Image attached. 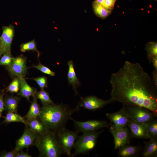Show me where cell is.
Returning a JSON list of instances; mask_svg holds the SVG:
<instances>
[{
  "instance_id": "6da1fadb",
  "label": "cell",
  "mask_w": 157,
  "mask_h": 157,
  "mask_svg": "<svg viewBox=\"0 0 157 157\" xmlns=\"http://www.w3.org/2000/svg\"><path fill=\"white\" fill-rule=\"evenodd\" d=\"M110 83L111 97L115 101L143 107L157 115V89L139 63L126 61L111 74Z\"/></svg>"
},
{
  "instance_id": "7a4b0ae2",
  "label": "cell",
  "mask_w": 157,
  "mask_h": 157,
  "mask_svg": "<svg viewBox=\"0 0 157 157\" xmlns=\"http://www.w3.org/2000/svg\"><path fill=\"white\" fill-rule=\"evenodd\" d=\"M78 106L71 108L62 103L60 104H42L39 117L41 121L49 130L56 133L65 128L68 120H71L72 115L78 112Z\"/></svg>"
},
{
  "instance_id": "3957f363",
  "label": "cell",
  "mask_w": 157,
  "mask_h": 157,
  "mask_svg": "<svg viewBox=\"0 0 157 157\" xmlns=\"http://www.w3.org/2000/svg\"><path fill=\"white\" fill-rule=\"evenodd\" d=\"M34 145L39 151V157H60L62 154L56 133L49 129L44 134H38Z\"/></svg>"
},
{
  "instance_id": "277c9868",
  "label": "cell",
  "mask_w": 157,
  "mask_h": 157,
  "mask_svg": "<svg viewBox=\"0 0 157 157\" xmlns=\"http://www.w3.org/2000/svg\"><path fill=\"white\" fill-rule=\"evenodd\" d=\"M103 130L91 132L84 133L77 137L73 148L74 152L71 157L88 153L95 147L98 139Z\"/></svg>"
},
{
  "instance_id": "5b68a950",
  "label": "cell",
  "mask_w": 157,
  "mask_h": 157,
  "mask_svg": "<svg viewBox=\"0 0 157 157\" xmlns=\"http://www.w3.org/2000/svg\"><path fill=\"white\" fill-rule=\"evenodd\" d=\"M79 132L71 131L64 128L56 133L58 145L62 154L71 157V151Z\"/></svg>"
},
{
  "instance_id": "8992f818",
  "label": "cell",
  "mask_w": 157,
  "mask_h": 157,
  "mask_svg": "<svg viewBox=\"0 0 157 157\" xmlns=\"http://www.w3.org/2000/svg\"><path fill=\"white\" fill-rule=\"evenodd\" d=\"M125 105L128 117L132 121L148 124L157 116V115L145 107L134 105Z\"/></svg>"
},
{
  "instance_id": "52a82bcc",
  "label": "cell",
  "mask_w": 157,
  "mask_h": 157,
  "mask_svg": "<svg viewBox=\"0 0 157 157\" xmlns=\"http://www.w3.org/2000/svg\"><path fill=\"white\" fill-rule=\"evenodd\" d=\"M71 120L73 122L76 130L83 133L95 132L103 128H109L111 125V124L106 120H92L82 122L75 120L72 118Z\"/></svg>"
},
{
  "instance_id": "ba28073f",
  "label": "cell",
  "mask_w": 157,
  "mask_h": 157,
  "mask_svg": "<svg viewBox=\"0 0 157 157\" xmlns=\"http://www.w3.org/2000/svg\"><path fill=\"white\" fill-rule=\"evenodd\" d=\"M26 63V57L21 54L14 57L12 63L9 65L5 67L11 77H24L27 73L28 68L27 66Z\"/></svg>"
},
{
  "instance_id": "9c48e42d",
  "label": "cell",
  "mask_w": 157,
  "mask_h": 157,
  "mask_svg": "<svg viewBox=\"0 0 157 157\" xmlns=\"http://www.w3.org/2000/svg\"><path fill=\"white\" fill-rule=\"evenodd\" d=\"M115 101L111 98L107 100L100 99L95 96L80 97V101L78 106L86 109L92 111L100 109L105 106Z\"/></svg>"
},
{
  "instance_id": "30bf717a",
  "label": "cell",
  "mask_w": 157,
  "mask_h": 157,
  "mask_svg": "<svg viewBox=\"0 0 157 157\" xmlns=\"http://www.w3.org/2000/svg\"><path fill=\"white\" fill-rule=\"evenodd\" d=\"M108 128L109 131L114 138L115 149H117L124 145L130 143L131 136L127 126L117 128L111 124Z\"/></svg>"
},
{
  "instance_id": "8fae6325",
  "label": "cell",
  "mask_w": 157,
  "mask_h": 157,
  "mask_svg": "<svg viewBox=\"0 0 157 157\" xmlns=\"http://www.w3.org/2000/svg\"><path fill=\"white\" fill-rule=\"evenodd\" d=\"M25 125L22 134L16 142L15 148L18 151L34 145L38 135L27 125Z\"/></svg>"
},
{
  "instance_id": "7c38bea8",
  "label": "cell",
  "mask_w": 157,
  "mask_h": 157,
  "mask_svg": "<svg viewBox=\"0 0 157 157\" xmlns=\"http://www.w3.org/2000/svg\"><path fill=\"white\" fill-rule=\"evenodd\" d=\"M106 115L110 121L111 124L117 128L127 126L130 120L124 105L117 111L112 113H107Z\"/></svg>"
},
{
  "instance_id": "4fadbf2b",
  "label": "cell",
  "mask_w": 157,
  "mask_h": 157,
  "mask_svg": "<svg viewBox=\"0 0 157 157\" xmlns=\"http://www.w3.org/2000/svg\"><path fill=\"white\" fill-rule=\"evenodd\" d=\"M2 33L0 36L1 46L0 49V58L6 52H11V46L15 34L14 26L10 24L8 26H3Z\"/></svg>"
},
{
  "instance_id": "5bb4252c",
  "label": "cell",
  "mask_w": 157,
  "mask_h": 157,
  "mask_svg": "<svg viewBox=\"0 0 157 157\" xmlns=\"http://www.w3.org/2000/svg\"><path fill=\"white\" fill-rule=\"evenodd\" d=\"M127 126L130 130L131 137L141 139L150 138L148 133V123L137 122L130 119Z\"/></svg>"
},
{
  "instance_id": "9a60e30c",
  "label": "cell",
  "mask_w": 157,
  "mask_h": 157,
  "mask_svg": "<svg viewBox=\"0 0 157 157\" xmlns=\"http://www.w3.org/2000/svg\"><path fill=\"white\" fill-rule=\"evenodd\" d=\"M67 64L68 66V70L67 77L69 83L72 85L75 95H78V93L77 89L81 85V83L76 75L73 61H69Z\"/></svg>"
},
{
  "instance_id": "2e32d148",
  "label": "cell",
  "mask_w": 157,
  "mask_h": 157,
  "mask_svg": "<svg viewBox=\"0 0 157 157\" xmlns=\"http://www.w3.org/2000/svg\"><path fill=\"white\" fill-rule=\"evenodd\" d=\"M21 99L20 97L6 94L3 97L4 110L7 113H17L18 106Z\"/></svg>"
},
{
  "instance_id": "e0dca14e",
  "label": "cell",
  "mask_w": 157,
  "mask_h": 157,
  "mask_svg": "<svg viewBox=\"0 0 157 157\" xmlns=\"http://www.w3.org/2000/svg\"><path fill=\"white\" fill-rule=\"evenodd\" d=\"M19 77L20 80L21 87L20 91L17 94L30 101V97L35 95L37 92V89L29 85L24 77L21 76Z\"/></svg>"
},
{
  "instance_id": "ac0fdd59",
  "label": "cell",
  "mask_w": 157,
  "mask_h": 157,
  "mask_svg": "<svg viewBox=\"0 0 157 157\" xmlns=\"http://www.w3.org/2000/svg\"><path fill=\"white\" fill-rule=\"evenodd\" d=\"M145 143L142 152L143 157L157 156V139L150 138Z\"/></svg>"
},
{
  "instance_id": "d6986e66",
  "label": "cell",
  "mask_w": 157,
  "mask_h": 157,
  "mask_svg": "<svg viewBox=\"0 0 157 157\" xmlns=\"http://www.w3.org/2000/svg\"><path fill=\"white\" fill-rule=\"evenodd\" d=\"M118 156L120 157H133L137 156L140 151L138 146L124 145L119 148Z\"/></svg>"
},
{
  "instance_id": "ffe728a7",
  "label": "cell",
  "mask_w": 157,
  "mask_h": 157,
  "mask_svg": "<svg viewBox=\"0 0 157 157\" xmlns=\"http://www.w3.org/2000/svg\"><path fill=\"white\" fill-rule=\"evenodd\" d=\"M27 125L37 134H42L45 133L48 129L45 125L37 118H33L28 121Z\"/></svg>"
},
{
  "instance_id": "44dd1931",
  "label": "cell",
  "mask_w": 157,
  "mask_h": 157,
  "mask_svg": "<svg viewBox=\"0 0 157 157\" xmlns=\"http://www.w3.org/2000/svg\"><path fill=\"white\" fill-rule=\"evenodd\" d=\"M33 97V100L29 110L24 117L27 121L32 119L37 118L40 116V108L38 103L37 99L34 95Z\"/></svg>"
},
{
  "instance_id": "7402d4cb",
  "label": "cell",
  "mask_w": 157,
  "mask_h": 157,
  "mask_svg": "<svg viewBox=\"0 0 157 157\" xmlns=\"http://www.w3.org/2000/svg\"><path fill=\"white\" fill-rule=\"evenodd\" d=\"M4 119L3 123H9L14 122H19L27 125V122L24 117H22L17 113L8 112L4 117Z\"/></svg>"
},
{
  "instance_id": "603a6c76",
  "label": "cell",
  "mask_w": 157,
  "mask_h": 157,
  "mask_svg": "<svg viewBox=\"0 0 157 157\" xmlns=\"http://www.w3.org/2000/svg\"><path fill=\"white\" fill-rule=\"evenodd\" d=\"M21 87L20 81L19 77L13 78V80L9 85L5 89L6 94L8 92L11 93H18Z\"/></svg>"
},
{
  "instance_id": "cb8c5ba5",
  "label": "cell",
  "mask_w": 157,
  "mask_h": 157,
  "mask_svg": "<svg viewBox=\"0 0 157 157\" xmlns=\"http://www.w3.org/2000/svg\"><path fill=\"white\" fill-rule=\"evenodd\" d=\"M20 50L23 52L30 51H36L38 53V58H39L40 56V53L37 49L36 43L35 39L21 44L20 45Z\"/></svg>"
},
{
  "instance_id": "d4e9b609",
  "label": "cell",
  "mask_w": 157,
  "mask_h": 157,
  "mask_svg": "<svg viewBox=\"0 0 157 157\" xmlns=\"http://www.w3.org/2000/svg\"><path fill=\"white\" fill-rule=\"evenodd\" d=\"M37 99H39L42 104H53L54 103L51 99L49 93L44 90L37 92L34 95Z\"/></svg>"
},
{
  "instance_id": "484cf974",
  "label": "cell",
  "mask_w": 157,
  "mask_h": 157,
  "mask_svg": "<svg viewBox=\"0 0 157 157\" xmlns=\"http://www.w3.org/2000/svg\"><path fill=\"white\" fill-rule=\"evenodd\" d=\"M146 49L147 52V58L150 62L154 57L157 56V43L151 42L147 44Z\"/></svg>"
},
{
  "instance_id": "4316f807",
  "label": "cell",
  "mask_w": 157,
  "mask_h": 157,
  "mask_svg": "<svg viewBox=\"0 0 157 157\" xmlns=\"http://www.w3.org/2000/svg\"><path fill=\"white\" fill-rule=\"evenodd\" d=\"M93 8L95 14L102 18H105L110 13V10L98 4L95 1L93 4Z\"/></svg>"
},
{
  "instance_id": "83f0119b",
  "label": "cell",
  "mask_w": 157,
  "mask_h": 157,
  "mask_svg": "<svg viewBox=\"0 0 157 157\" xmlns=\"http://www.w3.org/2000/svg\"><path fill=\"white\" fill-rule=\"evenodd\" d=\"M148 133L150 138L157 139V120L155 119L148 124Z\"/></svg>"
},
{
  "instance_id": "f1b7e54d",
  "label": "cell",
  "mask_w": 157,
  "mask_h": 157,
  "mask_svg": "<svg viewBox=\"0 0 157 157\" xmlns=\"http://www.w3.org/2000/svg\"><path fill=\"white\" fill-rule=\"evenodd\" d=\"M13 58L11 52L5 53L0 58V66H6L9 65L12 63Z\"/></svg>"
},
{
  "instance_id": "f546056e",
  "label": "cell",
  "mask_w": 157,
  "mask_h": 157,
  "mask_svg": "<svg viewBox=\"0 0 157 157\" xmlns=\"http://www.w3.org/2000/svg\"><path fill=\"white\" fill-rule=\"evenodd\" d=\"M31 67L35 68L41 72L52 76H53L55 75V72L51 71L47 67L42 64L40 61L38 65H33Z\"/></svg>"
},
{
  "instance_id": "4dcf8cb0",
  "label": "cell",
  "mask_w": 157,
  "mask_h": 157,
  "mask_svg": "<svg viewBox=\"0 0 157 157\" xmlns=\"http://www.w3.org/2000/svg\"><path fill=\"white\" fill-rule=\"evenodd\" d=\"M29 79L34 80L38 85L41 90H44L45 88L48 87L47 79L44 76L29 78Z\"/></svg>"
},
{
  "instance_id": "1f68e13d",
  "label": "cell",
  "mask_w": 157,
  "mask_h": 157,
  "mask_svg": "<svg viewBox=\"0 0 157 157\" xmlns=\"http://www.w3.org/2000/svg\"><path fill=\"white\" fill-rule=\"evenodd\" d=\"M19 151L15 148L9 152L5 151H1L0 157H16V156Z\"/></svg>"
},
{
  "instance_id": "d6a6232c",
  "label": "cell",
  "mask_w": 157,
  "mask_h": 157,
  "mask_svg": "<svg viewBox=\"0 0 157 157\" xmlns=\"http://www.w3.org/2000/svg\"><path fill=\"white\" fill-rule=\"evenodd\" d=\"M5 90H2L0 93V111L2 112L4 110V105L3 100L4 96L5 93Z\"/></svg>"
},
{
  "instance_id": "836d02e7",
  "label": "cell",
  "mask_w": 157,
  "mask_h": 157,
  "mask_svg": "<svg viewBox=\"0 0 157 157\" xmlns=\"http://www.w3.org/2000/svg\"><path fill=\"white\" fill-rule=\"evenodd\" d=\"M105 8L110 10L114 6L115 3L112 0H105Z\"/></svg>"
},
{
  "instance_id": "e575fe53",
  "label": "cell",
  "mask_w": 157,
  "mask_h": 157,
  "mask_svg": "<svg viewBox=\"0 0 157 157\" xmlns=\"http://www.w3.org/2000/svg\"><path fill=\"white\" fill-rule=\"evenodd\" d=\"M152 81L155 87L157 89V70L154 69L152 72Z\"/></svg>"
},
{
  "instance_id": "d590c367",
  "label": "cell",
  "mask_w": 157,
  "mask_h": 157,
  "mask_svg": "<svg viewBox=\"0 0 157 157\" xmlns=\"http://www.w3.org/2000/svg\"><path fill=\"white\" fill-rule=\"evenodd\" d=\"M31 156L29 155L27 153H25L22 150L19 151L16 157H31Z\"/></svg>"
},
{
  "instance_id": "8d00e7d4",
  "label": "cell",
  "mask_w": 157,
  "mask_h": 157,
  "mask_svg": "<svg viewBox=\"0 0 157 157\" xmlns=\"http://www.w3.org/2000/svg\"><path fill=\"white\" fill-rule=\"evenodd\" d=\"M151 62L152 63L154 69L157 70V56L153 58Z\"/></svg>"
},
{
  "instance_id": "74e56055",
  "label": "cell",
  "mask_w": 157,
  "mask_h": 157,
  "mask_svg": "<svg viewBox=\"0 0 157 157\" xmlns=\"http://www.w3.org/2000/svg\"><path fill=\"white\" fill-rule=\"evenodd\" d=\"M105 0H96V3L105 8Z\"/></svg>"
},
{
  "instance_id": "f35d334b",
  "label": "cell",
  "mask_w": 157,
  "mask_h": 157,
  "mask_svg": "<svg viewBox=\"0 0 157 157\" xmlns=\"http://www.w3.org/2000/svg\"><path fill=\"white\" fill-rule=\"evenodd\" d=\"M1 46V37H0V49Z\"/></svg>"
},
{
  "instance_id": "ab89813d",
  "label": "cell",
  "mask_w": 157,
  "mask_h": 157,
  "mask_svg": "<svg viewBox=\"0 0 157 157\" xmlns=\"http://www.w3.org/2000/svg\"><path fill=\"white\" fill-rule=\"evenodd\" d=\"M2 112L0 111V118L2 117Z\"/></svg>"
},
{
  "instance_id": "60d3db41",
  "label": "cell",
  "mask_w": 157,
  "mask_h": 157,
  "mask_svg": "<svg viewBox=\"0 0 157 157\" xmlns=\"http://www.w3.org/2000/svg\"><path fill=\"white\" fill-rule=\"evenodd\" d=\"M113 1V2H115V1H116V0H112Z\"/></svg>"
},
{
  "instance_id": "b9f144b4",
  "label": "cell",
  "mask_w": 157,
  "mask_h": 157,
  "mask_svg": "<svg viewBox=\"0 0 157 157\" xmlns=\"http://www.w3.org/2000/svg\"><path fill=\"white\" fill-rule=\"evenodd\" d=\"M1 90H0V91H1Z\"/></svg>"
}]
</instances>
